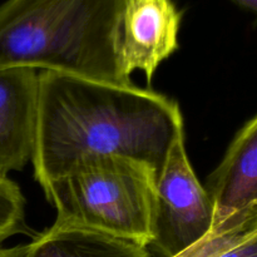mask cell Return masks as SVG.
<instances>
[{
  "label": "cell",
  "mask_w": 257,
  "mask_h": 257,
  "mask_svg": "<svg viewBox=\"0 0 257 257\" xmlns=\"http://www.w3.org/2000/svg\"><path fill=\"white\" fill-rule=\"evenodd\" d=\"M39 73L0 69V178L32 162L38 127Z\"/></svg>",
  "instance_id": "obj_7"
},
{
  "label": "cell",
  "mask_w": 257,
  "mask_h": 257,
  "mask_svg": "<svg viewBox=\"0 0 257 257\" xmlns=\"http://www.w3.org/2000/svg\"><path fill=\"white\" fill-rule=\"evenodd\" d=\"M182 17L173 0H125L119 24V60L125 77L142 70L152 82L161 63L180 48Z\"/></svg>",
  "instance_id": "obj_6"
},
{
  "label": "cell",
  "mask_w": 257,
  "mask_h": 257,
  "mask_svg": "<svg viewBox=\"0 0 257 257\" xmlns=\"http://www.w3.org/2000/svg\"><path fill=\"white\" fill-rule=\"evenodd\" d=\"M27 257H152L147 247L99 232L53 223L28 243Z\"/></svg>",
  "instance_id": "obj_8"
},
{
  "label": "cell",
  "mask_w": 257,
  "mask_h": 257,
  "mask_svg": "<svg viewBox=\"0 0 257 257\" xmlns=\"http://www.w3.org/2000/svg\"><path fill=\"white\" fill-rule=\"evenodd\" d=\"M125 0H7L0 5V69L132 84L119 60Z\"/></svg>",
  "instance_id": "obj_2"
},
{
  "label": "cell",
  "mask_w": 257,
  "mask_h": 257,
  "mask_svg": "<svg viewBox=\"0 0 257 257\" xmlns=\"http://www.w3.org/2000/svg\"><path fill=\"white\" fill-rule=\"evenodd\" d=\"M212 223V203L191 166L182 133L156 182L148 247L173 257L211 235Z\"/></svg>",
  "instance_id": "obj_4"
},
{
  "label": "cell",
  "mask_w": 257,
  "mask_h": 257,
  "mask_svg": "<svg viewBox=\"0 0 257 257\" xmlns=\"http://www.w3.org/2000/svg\"><path fill=\"white\" fill-rule=\"evenodd\" d=\"M28 245H19L14 247H2L0 246V257H27Z\"/></svg>",
  "instance_id": "obj_12"
},
{
  "label": "cell",
  "mask_w": 257,
  "mask_h": 257,
  "mask_svg": "<svg viewBox=\"0 0 257 257\" xmlns=\"http://www.w3.org/2000/svg\"><path fill=\"white\" fill-rule=\"evenodd\" d=\"M157 173L117 156L94 157L43 187L55 225L99 232L147 247Z\"/></svg>",
  "instance_id": "obj_3"
},
{
  "label": "cell",
  "mask_w": 257,
  "mask_h": 257,
  "mask_svg": "<svg viewBox=\"0 0 257 257\" xmlns=\"http://www.w3.org/2000/svg\"><path fill=\"white\" fill-rule=\"evenodd\" d=\"M253 231H257V226L256 227L245 228V230L222 233V235H208L200 242L195 243L187 250L182 251L173 257H217L223 251L230 248L231 246L240 242L242 238H245Z\"/></svg>",
  "instance_id": "obj_10"
},
{
  "label": "cell",
  "mask_w": 257,
  "mask_h": 257,
  "mask_svg": "<svg viewBox=\"0 0 257 257\" xmlns=\"http://www.w3.org/2000/svg\"><path fill=\"white\" fill-rule=\"evenodd\" d=\"M25 198L17 183L0 178V243L24 227Z\"/></svg>",
  "instance_id": "obj_9"
},
{
  "label": "cell",
  "mask_w": 257,
  "mask_h": 257,
  "mask_svg": "<svg viewBox=\"0 0 257 257\" xmlns=\"http://www.w3.org/2000/svg\"><path fill=\"white\" fill-rule=\"evenodd\" d=\"M232 2L242 7L243 9L251 10L253 13L257 10V0H232Z\"/></svg>",
  "instance_id": "obj_13"
},
{
  "label": "cell",
  "mask_w": 257,
  "mask_h": 257,
  "mask_svg": "<svg viewBox=\"0 0 257 257\" xmlns=\"http://www.w3.org/2000/svg\"><path fill=\"white\" fill-rule=\"evenodd\" d=\"M217 257H257V231L251 232Z\"/></svg>",
  "instance_id": "obj_11"
},
{
  "label": "cell",
  "mask_w": 257,
  "mask_h": 257,
  "mask_svg": "<svg viewBox=\"0 0 257 257\" xmlns=\"http://www.w3.org/2000/svg\"><path fill=\"white\" fill-rule=\"evenodd\" d=\"M213 208L211 235L257 226V117L238 130L205 187Z\"/></svg>",
  "instance_id": "obj_5"
},
{
  "label": "cell",
  "mask_w": 257,
  "mask_h": 257,
  "mask_svg": "<svg viewBox=\"0 0 257 257\" xmlns=\"http://www.w3.org/2000/svg\"><path fill=\"white\" fill-rule=\"evenodd\" d=\"M182 133L178 103L155 90L39 72L32 163L42 188L79 163L104 156L145 163L158 177Z\"/></svg>",
  "instance_id": "obj_1"
}]
</instances>
